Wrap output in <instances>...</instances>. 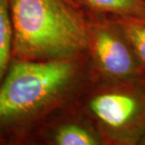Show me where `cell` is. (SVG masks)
Instances as JSON below:
<instances>
[{
	"label": "cell",
	"mask_w": 145,
	"mask_h": 145,
	"mask_svg": "<svg viewBox=\"0 0 145 145\" xmlns=\"http://www.w3.org/2000/svg\"><path fill=\"white\" fill-rule=\"evenodd\" d=\"M17 53L36 60L87 53V21L67 0H8Z\"/></svg>",
	"instance_id": "cell-1"
},
{
	"label": "cell",
	"mask_w": 145,
	"mask_h": 145,
	"mask_svg": "<svg viewBox=\"0 0 145 145\" xmlns=\"http://www.w3.org/2000/svg\"><path fill=\"white\" fill-rule=\"evenodd\" d=\"M77 59L14 64L0 88V120L40 111L61 97L78 75Z\"/></svg>",
	"instance_id": "cell-2"
},
{
	"label": "cell",
	"mask_w": 145,
	"mask_h": 145,
	"mask_svg": "<svg viewBox=\"0 0 145 145\" xmlns=\"http://www.w3.org/2000/svg\"><path fill=\"white\" fill-rule=\"evenodd\" d=\"M92 81L85 111L105 144H138L145 130V80Z\"/></svg>",
	"instance_id": "cell-3"
},
{
	"label": "cell",
	"mask_w": 145,
	"mask_h": 145,
	"mask_svg": "<svg viewBox=\"0 0 145 145\" xmlns=\"http://www.w3.org/2000/svg\"><path fill=\"white\" fill-rule=\"evenodd\" d=\"M87 33L92 76L109 81L145 80V67L114 21L89 20Z\"/></svg>",
	"instance_id": "cell-4"
},
{
	"label": "cell",
	"mask_w": 145,
	"mask_h": 145,
	"mask_svg": "<svg viewBox=\"0 0 145 145\" xmlns=\"http://www.w3.org/2000/svg\"><path fill=\"white\" fill-rule=\"evenodd\" d=\"M91 19L113 20L121 17H145V0H79Z\"/></svg>",
	"instance_id": "cell-5"
},
{
	"label": "cell",
	"mask_w": 145,
	"mask_h": 145,
	"mask_svg": "<svg viewBox=\"0 0 145 145\" xmlns=\"http://www.w3.org/2000/svg\"><path fill=\"white\" fill-rule=\"evenodd\" d=\"M54 142L57 145H106L91 123L62 124L54 134Z\"/></svg>",
	"instance_id": "cell-6"
},
{
	"label": "cell",
	"mask_w": 145,
	"mask_h": 145,
	"mask_svg": "<svg viewBox=\"0 0 145 145\" xmlns=\"http://www.w3.org/2000/svg\"><path fill=\"white\" fill-rule=\"evenodd\" d=\"M112 21L120 27L145 67V17H121Z\"/></svg>",
	"instance_id": "cell-7"
},
{
	"label": "cell",
	"mask_w": 145,
	"mask_h": 145,
	"mask_svg": "<svg viewBox=\"0 0 145 145\" xmlns=\"http://www.w3.org/2000/svg\"><path fill=\"white\" fill-rule=\"evenodd\" d=\"M13 27L8 10V0H0V76L10 57Z\"/></svg>",
	"instance_id": "cell-8"
},
{
	"label": "cell",
	"mask_w": 145,
	"mask_h": 145,
	"mask_svg": "<svg viewBox=\"0 0 145 145\" xmlns=\"http://www.w3.org/2000/svg\"><path fill=\"white\" fill-rule=\"evenodd\" d=\"M138 145H145V130H144L142 136H141L140 141H138Z\"/></svg>",
	"instance_id": "cell-9"
},
{
	"label": "cell",
	"mask_w": 145,
	"mask_h": 145,
	"mask_svg": "<svg viewBox=\"0 0 145 145\" xmlns=\"http://www.w3.org/2000/svg\"><path fill=\"white\" fill-rule=\"evenodd\" d=\"M67 1H68V0H67Z\"/></svg>",
	"instance_id": "cell-10"
}]
</instances>
